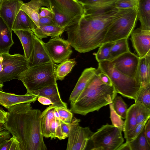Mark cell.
<instances>
[{"mask_svg":"<svg viewBox=\"0 0 150 150\" xmlns=\"http://www.w3.org/2000/svg\"><path fill=\"white\" fill-rule=\"evenodd\" d=\"M135 102H140L150 109V84L141 87L138 91Z\"/></svg>","mask_w":150,"mask_h":150,"instance_id":"obj_35","label":"cell"},{"mask_svg":"<svg viewBox=\"0 0 150 150\" xmlns=\"http://www.w3.org/2000/svg\"><path fill=\"white\" fill-rule=\"evenodd\" d=\"M3 70V64L2 62L0 56V72H1Z\"/></svg>","mask_w":150,"mask_h":150,"instance_id":"obj_50","label":"cell"},{"mask_svg":"<svg viewBox=\"0 0 150 150\" xmlns=\"http://www.w3.org/2000/svg\"><path fill=\"white\" fill-rule=\"evenodd\" d=\"M116 0H78L82 4L84 13H91L112 9Z\"/></svg>","mask_w":150,"mask_h":150,"instance_id":"obj_21","label":"cell"},{"mask_svg":"<svg viewBox=\"0 0 150 150\" xmlns=\"http://www.w3.org/2000/svg\"><path fill=\"white\" fill-rule=\"evenodd\" d=\"M42 6L51 8L48 0H31L27 3H23L21 9L28 15L37 27H39V14L40 8Z\"/></svg>","mask_w":150,"mask_h":150,"instance_id":"obj_22","label":"cell"},{"mask_svg":"<svg viewBox=\"0 0 150 150\" xmlns=\"http://www.w3.org/2000/svg\"><path fill=\"white\" fill-rule=\"evenodd\" d=\"M127 39L123 38L115 42L110 50L109 61H111L120 55L130 51Z\"/></svg>","mask_w":150,"mask_h":150,"instance_id":"obj_29","label":"cell"},{"mask_svg":"<svg viewBox=\"0 0 150 150\" xmlns=\"http://www.w3.org/2000/svg\"><path fill=\"white\" fill-rule=\"evenodd\" d=\"M22 0H3L0 8V17L12 31L16 17L23 4Z\"/></svg>","mask_w":150,"mask_h":150,"instance_id":"obj_15","label":"cell"},{"mask_svg":"<svg viewBox=\"0 0 150 150\" xmlns=\"http://www.w3.org/2000/svg\"><path fill=\"white\" fill-rule=\"evenodd\" d=\"M7 110L4 125L19 142L21 150H47L41 129L42 112L33 109L30 103L17 104Z\"/></svg>","mask_w":150,"mask_h":150,"instance_id":"obj_2","label":"cell"},{"mask_svg":"<svg viewBox=\"0 0 150 150\" xmlns=\"http://www.w3.org/2000/svg\"><path fill=\"white\" fill-rule=\"evenodd\" d=\"M60 121L62 131L65 139L68 137L71 127V122L70 123H67L60 119Z\"/></svg>","mask_w":150,"mask_h":150,"instance_id":"obj_43","label":"cell"},{"mask_svg":"<svg viewBox=\"0 0 150 150\" xmlns=\"http://www.w3.org/2000/svg\"><path fill=\"white\" fill-rule=\"evenodd\" d=\"M98 69L90 67L85 69L78 81L69 98L70 105L74 103L87 84L96 74Z\"/></svg>","mask_w":150,"mask_h":150,"instance_id":"obj_18","label":"cell"},{"mask_svg":"<svg viewBox=\"0 0 150 150\" xmlns=\"http://www.w3.org/2000/svg\"><path fill=\"white\" fill-rule=\"evenodd\" d=\"M11 133L7 129L4 124L0 123V144L11 137Z\"/></svg>","mask_w":150,"mask_h":150,"instance_id":"obj_41","label":"cell"},{"mask_svg":"<svg viewBox=\"0 0 150 150\" xmlns=\"http://www.w3.org/2000/svg\"><path fill=\"white\" fill-rule=\"evenodd\" d=\"M136 105V116L137 124L150 117V109L140 102H135Z\"/></svg>","mask_w":150,"mask_h":150,"instance_id":"obj_37","label":"cell"},{"mask_svg":"<svg viewBox=\"0 0 150 150\" xmlns=\"http://www.w3.org/2000/svg\"><path fill=\"white\" fill-rule=\"evenodd\" d=\"M97 73L74 103L70 105V110L72 113L85 115L89 113L98 111L102 107L112 103L117 96V93L113 85L103 83Z\"/></svg>","mask_w":150,"mask_h":150,"instance_id":"obj_3","label":"cell"},{"mask_svg":"<svg viewBox=\"0 0 150 150\" xmlns=\"http://www.w3.org/2000/svg\"><path fill=\"white\" fill-rule=\"evenodd\" d=\"M122 129L113 125H103L94 132L91 141L92 150H117L123 143Z\"/></svg>","mask_w":150,"mask_h":150,"instance_id":"obj_6","label":"cell"},{"mask_svg":"<svg viewBox=\"0 0 150 150\" xmlns=\"http://www.w3.org/2000/svg\"><path fill=\"white\" fill-rule=\"evenodd\" d=\"M140 0H116L112 9L117 10L134 9L138 11Z\"/></svg>","mask_w":150,"mask_h":150,"instance_id":"obj_34","label":"cell"},{"mask_svg":"<svg viewBox=\"0 0 150 150\" xmlns=\"http://www.w3.org/2000/svg\"><path fill=\"white\" fill-rule=\"evenodd\" d=\"M130 38L132 46L139 58L150 54V30L139 28L134 30Z\"/></svg>","mask_w":150,"mask_h":150,"instance_id":"obj_13","label":"cell"},{"mask_svg":"<svg viewBox=\"0 0 150 150\" xmlns=\"http://www.w3.org/2000/svg\"><path fill=\"white\" fill-rule=\"evenodd\" d=\"M21 150L20 144L18 140L13 137L0 144V150Z\"/></svg>","mask_w":150,"mask_h":150,"instance_id":"obj_38","label":"cell"},{"mask_svg":"<svg viewBox=\"0 0 150 150\" xmlns=\"http://www.w3.org/2000/svg\"><path fill=\"white\" fill-rule=\"evenodd\" d=\"M80 120L72 119L68 137L67 150H83L93 134L88 127H82L79 125Z\"/></svg>","mask_w":150,"mask_h":150,"instance_id":"obj_9","label":"cell"},{"mask_svg":"<svg viewBox=\"0 0 150 150\" xmlns=\"http://www.w3.org/2000/svg\"><path fill=\"white\" fill-rule=\"evenodd\" d=\"M137 125L136 105L134 103L128 109L125 120L124 122L122 131L125 139L132 132Z\"/></svg>","mask_w":150,"mask_h":150,"instance_id":"obj_28","label":"cell"},{"mask_svg":"<svg viewBox=\"0 0 150 150\" xmlns=\"http://www.w3.org/2000/svg\"><path fill=\"white\" fill-rule=\"evenodd\" d=\"M114 42H106L102 44L99 47L97 52L94 54L98 62L104 60H109L110 50Z\"/></svg>","mask_w":150,"mask_h":150,"instance_id":"obj_33","label":"cell"},{"mask_svg":"<svg viewBox=\"0 0 150 150\" xmlns=\"http://www.w3.org/2000/svg\"><path fill=\"white\" fill-rule=\"evenodd\" d=\"M98 63V69L109 76L117 93L135 100L141 88L135 79L118 70L110 61L104 60Z\"/></svg>","mask_w":150,"mask_h":150,"instance_id":"obj_5","label":"cell"},{"mask_svg":"<svg viewBox=\"0 0 150 150\" xmlns=\"http://www.w3.org/2000/svg\"><path fill=\"white\" fill-rule=\"evenodd\" d=\"M137 17L141 29L150 30V0H140Z\"/></svg>","mask_w":150,"mask_h":150,"instance_id":"obj_25","label":"cell"},{"mask_svg":"<svg viewBox=\"0 0 150 150\" xmlns=\"http://www.w3.org/2000/svg\"><path fill=\"white\" fill-rule=\"evenodd\" d=\"M129 150L130 149L129 147L128 143L126 142L124 144H122L119 148L117 150Z\"/></svg>","mask_w":150,"mask_h":150,"instance_id":"obj_49","label":"cell"},{"mask_svg":"<svg viewBox=\"0 0 150 150\" xmlns=\"http://www.w3.org/2000/svg\"><path fill=\"white\" fill-rule=\"evenodd\" d=\"M54 12L52 8L41 7L39 14V18L49 17L52 18Z\"/></svg>","mask_w":150,"mask_h":150,"instance_id":"obj_42","label":"cell"},{"mask_svg":"<svg viewBox=\"0 0 150 150\" xmlns=\"http://www.w3.org/2000/svg\"><path fill=\"white\" fill-rule=\"evenodd\" d=\"M139 58L137 55L129 51L120 55L111 62L120 72L134 79Z\"/></svg>","mask_w":150,"mask_h":150,"instance_id":"obj_12","label":"cell"},{"mask_svg":"<svg viewBox=\"0 0 150 150\" xmlns=\"http://www.w3.org/2000/svg\"><path fill=\"white\" fill-rule=\"evenodd\" d=\"M150 54L139 58L134 79L141 85L150 84Z\"/></svg>","mask_w":150,"mask_h":150,"instance_id":"obj_20","label":"cell"},{"mask_svg":"<svg viewBox=\"0 0 150 150\" xmlns=\"http://www.w3.org/2000/svg\"><path fill=\"white\" fill-rule=\"evenodd\" d=\"M54 12L53 19L54 25L62 28H65L72 20L64 14L58 12L55 8L52 7Z\"/></svg>","mask_w":150,"mask_h":150,"instance_id":"obj_36","label":"cell"},{"mask_svg":"<svg viewBox=\"0 0 150 150\" xmlns=\"http://www.w3.org/2000/svg\"><path fill=\"white\" fill-rule=\"evenodd\" d=\"M48 0L51 8H54L73 21L79 19L84 13L83 6L78 0Z\"/></svg>","mask_w":150,"mask_h":150,"instance_id":"obj_11","label":"cell"},{"mask_svg":"<svg viewBox=\"0 0 150 150\" xmlns=\"http://www.w3.org/2000/svg\"><path fill=\"white\" fill-rule=\"evenodd\" d=\"M76 62L75 59H67L57 65L56 70L57 80L62 81L71 70Z\"/></svg>","mask_w":150,"mask_h":150,"instance_id":"obj_30","label":"cell"},{"mask_svg":"<svg viewBox=\"0 0 150 150\" xmlns=\"http://www.w3.org/2000/svg\"><path fill=\"white\" fill-rule=\"evenodd\" d=\"M45 46L53 62L60 63L69 59L73 51L70 45L59 36L51 38Z\"/></svg>","mask_w":150,"mask_h":150,"instance_id":"obj_10","label":"cell"},{"mask_svg":"<svg viewBox=\"0 0 150 150\" xmlns=\"http://www.w3.org/2000/svg\"><path fill=\"white\" fill-rule=\"evenodd\" d=\"M55 109L58 114L60 120L67 123L71 122L73 115L70 110L62 107H56Z\"/></svg>","mask_w":150,"mask_h":150,"instance_id":"obj_39","label":"cell"},{"mask_svg":"<svg viewBox=\"0 0 150 150\" xmlns=\"http://www.w3.org/2000/svg\"><path fill=\"white\" fill-rule=\"evenodd\" d=\"M137 12V10L129 9L115 19L108 28L102 44L128 39L135 27Z\"/></svg>","mask_w":150,"mask_h":150,"instance_id":"obj_7","label":"cell"},{"mask_svg":"<svg viewBox=\"0 0 150 150\" xmlns=\"http://www.w3.org/2000/svg\"><path fill=\"white\" fill-rule=\"evenodd\" d=\"M53 62L42 40L34 35V46L31 56L28 61V67Z\"/></svg>","mask_w":150,"mask_h":150,"instance_id":"obj_14","label":"cell"},{"mask_svg":"<svg viewBox=\"0 0 150 150\" xmlns=\"http://www.w3.org/2000/svg\"><path fill=\"white\" fill-rule=\"evenodd\" d=\"M0 56L3 64V70L0 72V82L2 84L17 79L18 76L28 68L27 60L24 56L20 54L4 53Z\"/></svg>","mask_w":150,"mask_h":150,"instance_id":"obj_8","label":"cell"},{"mask_svg":"<svg viewBox=\"0 0 150 150\" xmlns=\"http://www.w3.org/2000/svg\"><path fill=\"white\" fill-rule=\"evenodd\" d=\"M65 28H62L54 25H46L35 27L33 32L38 38H43L51 36V38L60 36L64 31Z\"/></svg>","mask_w":150,"mask_h":150,"instance_id":"obj_27","label":"cell"},{"mask_svg":"<svg viewBox=\"0 0 150 150\" xmlns=\"http://www.w3.org/2000/svg\"><path fill=\"white\" fill-rule=\"evenodd\" d=\"M129 10L111 9L96 13H84L65 28L68 35L66 40L79 53L89 52L99 47L111 23Z\"/></svg>","mask_w":150,"mask_h":150,"instance_id":"obj_1","label":"cell"},{"mask_svg":"<svg viewBox=\"0 0 150 150\" xmlns=\"http://www.w3.org/2000/svg\"><path fill=\"white\" fill-rule=\"evenodd\" d=\"M3 0H0V8L2 4V1Z\"/></svg>","mask_w":150,"mask_h":150,"instance_id":"obj_51","label":"cell"},{"mask_svg":"<svg viewBox=\"0 0 150 150\" xmlns=\"http://www.w3.org/2000/svg\"><path fill=\"white\" fill-rule=\"evenodd\" d=\"M149 118L146 119L142 122L137 124L132 132L126 139V142H128L135 139L144 128L145 124Z\"/></svg>","mask_w":150,"mask_h":150,"instance_id":"obj_40","label":"cell"},{"mask_svg":"<svg viewBox=\"0 0 150 150\" xmlns=\"http://www.w3.org/2000/svg\"><path fill=\"white\" fill-rule=\"evenodd\" d=\"M38 97L26 93L24 95H18L0 91V105L7 109L17 104L34 102Z\"/></svg>","mask_w":150,"mask_h":150,"instance_id":"obj_17","label":"cell"},{"mask_svg":"<svg viewBox=\"0 0 150 150\" xmlns=\"http://www.w3.org/2000/svg\"><path fill=\"white\" fill-rule=\"evenodd\" d=\"M51 25H54L52 18L47 17L39 18V27Z\"/></svg>","mask_w":150,"mask_h":150,"instance_id":"obj_45","label":"cell"},{"mask_svg":"<svg viewBox=\"0 0 150 150\" xmlns=\"http://www.w3.org/2000/svg\"><path fill=\"white\" fill-rule=\"evenodd\" d=\"M30 94L38 97L42 96L47 97L53 103L52 105L55 106L67 108V103L63 102L61 99L57 83L33 91Z\"/></svg>","mask_w":150,"mask_h":150,"instance_id":"obj_19","label":"cell"},{"mask_svg":"<svg viewBox=\"0 0 150 150\" xmlns=\"http://www.w3.org/2000/svg\"><path fill=\"white\" fill-rule=\"evenodd\" d=\"M8 112L0 108V123L4 124L7 117Z\"/></svg>","mask_w":150,"mask_h":150,"instance_id":"obj_48","label":"cell"},{"mask_svg":"<svg viewBox=\"0 0 150 150\" xmlns=\"http://www.w3.org/2000/svg\"><path fill=\"white\" fill-rule=\"evenodd\" d=\"M36 26L28 15L20 9L13 22L12 30H30L33 31Z\"/></svg>","mask_w":150,"mask_h":150,"instance_id":"obj_26","label":"cell"},{"mask_svg":"<svg viewBox=\"0 0 150 150\" xmlns=\"http://www.w3.org/2000/svg\"><path fill=\"white\" fill-rule=\"evenodd\" d=\"M97 75L103 83L110 85H112L109 76L105 74L100 71L98 68Z\"/></svg>","mask_w":150,"mask_h":150,"instance_id":"obj_44","label":"cell"},{"mask_svg":"<svg viewBox=\"0 0 150 150\" xmlns=\"http://www.w3.org/2000/svg\"><path fill=\"white\" fill-rule=\"evenodd\" d=\"M127 142L129 144L130 150H150V144L145 135L144 127L135 139Z\"/></svg>","mask_w":150,"mask_h":150,"instance_id":"obj_31","label":"cell"},{"mask_svg":"<svg viewBox=\"0 0 150 150\" xmlns=\"http://www.w3.org/2000/svg\"><path fill=\"white\" fill-rule=\"evenodd\" d=\"M13 31L20 40L23 49L25 57L28 61L33 49L34 34L32 31L30 30H15Z\"/></svg>","mask_w":150,"mask_h":150,"instance_id":"obj_23","label":"cell"},{"mask_svg":"<svg viewBox=\"0 0 150 150\" xmlns=\"http://www.w3.org/2000/svg\"><path fill=\"white\" fill-rule=\"evenodd\" d=\"M57 65L52 62L28 67L18 76L17 79L26 88V93L30 94L33 91L57 83Z\"/></svg>","mask_w":150,"mask_h":150,"instance_id":"obj_4","label":"cell"},{"mask_svg":"<svg viewBox=\"0 0 150 150\" xmlns=\"http://www.w3.org/2000/svg\"><path fill=\"white\" fill-rule=\"evenodd\" d=\"M144 134L148 143L150 144V120L149 118L144 127Z\"/></svg>","mask_w":150,"mask_h":150,"instance_id":"obj_46","label":"cell"},{"mask_svg":"<svg viewBox=\"0 0 150 150\" xmlns=\"http://www.w3.org/2000/svg\"><path fill=\"white\" fill-rule=\"evenodd\" d=\"M56 107H57L51 105L42 112L41 125L43 137H50L51 139L56 138V122L54 115V110Z\"/></svg>","mask_w":150,"mask_h":150,"instance_id":"obj_16","label":"cell"},{"mask_svg":"<svg viewBox=\"0 0 150 150\" xmlns=\"http://www.w3.org/2000/svg\"><path fill=\"white\" fill-rule=\"evenodd\" d=\"M12 31L0 17V54L9 53L11 47L14 43Z\"/></svg>","mask_w":150,"mask_h":150,"instance_id":"obj_24","label":"cell"},{"mask_svg":"<svg viewBox=\"0 0 150 150\" xmlns=\"http://www.w3.org/2000/svg\"><path fill=\"white\" fill-rule=\"evenodd\" d=\"M37 99L40 103L43 105H49L53 104L49 99L44 96H39Z\"/></svg>","mask_w":150,"mask_h":150,"instance_id":"obj_47","label":"cell"},{"mask_svg":"<svg viewBox=\"0 0 150 150\" xmlns=\"http://www.w3.org/2000/svg\"><path fill=\"white\" fill-rule=\"evenodd\" d=\"M112 108L117 115L122 118L125 119L127 106L122 97L116 96L111 103Z\"/></svg>","mask_w":150,"mask_h":150,"instance_id":"obj_32","label":"cell"}]
</instances>
